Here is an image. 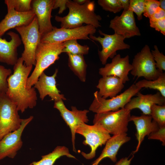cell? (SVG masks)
Instances as JSON below:
<instances>
[{
    "instance_id": "cell-42",
    "label": "cell",
    "mask_w": 165,
    "mask_h": 165,
    "mask_svg": "<svg viewBox=\"0 0 165 165\" xmlns=\"http://www.w3.org/2000/svg\"><path fill=\"white\" fill-rule=\"evenodd\" d=\"M73 1L79 5H82L86 3L88 0H73Z\"/></svg>"
},
{
    "instance_id": "cell-13",
    "label": "cell",
    "mask_w": 165,
    "mask_h": 165,
    "mask_svg": "<svg viewBox=\"0 0 165 165\" xmlns=\"http://www.w3.org/2000/svg\"><path fill=\"white\" fill-rule=\"evenodd\" d=\"M53 107L59 111L62 118L69 127L72 134L73 150L76 152L75 146L76 130L81 124L88 123L87 114L89 111L86 109L79 110L75 106H72V110L70 111L67 108L62 100L55 101Z\"/></svg>"
},
{
    "instance_id": "cell-5",
    "label": "cell",
    "mask_w": 165,
    "mask_h": 165,
    "mask_svg": "<svg viewBox=\"0 0 165 165\" xmlns=\"http://www.w3.org/2000/svg\"><path fill=\"white\" fill-rule=\"evenodd\" d=\"M15 29L20 35L24 46V50L21 56L24 64L27 66H35V52L42 37L36 16L28 25L17 27Z\"/></svg>"
},
{
    "instance_id": "cell-28",
    "label": "cell",
    "mask_w": 165,
    "mask_h": 165,
    "mask_svg": "<svg viewBox=\"0 0 165 165\" xmlns=\"http://www.w3.org/2000/svg\"><path fill=\"white\" fill-rule=\"evenodd\" d=\"M31 0H5L7 8H13L20 12H25L32 9Z\"/></svg>"
},
{
    "instance_id": "cell-25",
    "label": "cell",
    "mask_w": 165,
    "mask_h": 165,
    "mask_svg": "<svg viewBox=\"0 0 165 165\" xmlns=\"http://www.w3.org/2000/svg\"><path fill=\"white\" fill-rule=\"evenodd\" d=\"M63 156L75 158L70 153L67 148L64 146H57L52 152L42 156L40 160L33 162L30 165H53L57 159Z\"/></svg>"
},
{
    "instance_id": "cell-16",
    "label": "cell",
    "mask_w": 165,
    "mask_h": 165,
    "mask_svg": "<svg viewBox=\"0 0 165 165\" xmlns=\"http://www.w3.org/2000/svg\"><path fill=\"white\" fill-rule=\"evenodd\" d=\"M132 69L129 55L121 57L120 54H117L112 58L111 63H106L104 67L99 69V73L102 76L112 75L117 77L125 84L130 80L128 74Z\"/></svg>"
},
{
    "instance_id": "cell-34",
    "label": "cell",
    "mask_w": 165,
    "mask_h": 165,
    "mask_svg": "<svg viewBox=\"0 0 165 165\" xmlns=\"http://www.w3.org/2000/svg\"><path fill=\"white\" fill-rule=\"evenodd\" d=\"M159 7V2L156 0H145L143 15L149 19Z\"/></svg>"
},
{
    "instance_id": "cell-8",
    "label": "cell",
    "mask_w": 165,
    "mask_h": 165,
    "mask_svg": "<svg viewBox=\"0 0 165 165\" xmlns=\"http://www.w3.org/2000/svg\"><path fill=\"white\" fill-rule=\"evenodd\" d=\"M18 111L16 105L6 94L0 95V140L20 127L22 119Z\"/></svg>"
},
{
    "instance_id": "cell-36",
    "label": "cell",
    "mask_w": 165,
    "mask_h": 165,
    "mask_svg": "<svg viewBox=\"0 0 165 165\" xmlns=\"http://www.w3.org/2000/svg\"><path fill=\"white\" fill-rule=\"evenodd\" d=\"M150 26L165 35V18L155 20H149Z\"/></svg>"
},
{
    "instance_id": "cell-33",
    "label": "cell",
    "mask_w": 165,
    "mask_h": 165,
    "mask_svg": "<svg viewBox=\"0 0 165 165\" xmlns=\"http://www.w3.org/2000/svg\"><path fill=\"white\" fill-rule=\"evenodd\" d=\"M154 50H151V52L155 61L156 68L162 71L165 70V56L160 52L157 46H154Z\"/></svg>"
},
{
    "instance_id": "cell-41",
    "label": "cell",
    "mask_w": 165,
    "mask_h": 165,
    "mask_svg": "<svg viewBox=\"0 0 165 165\" xmlns=\"http://www.w3.org/2000/svg\"><path fill=\"white\" fill-rule=\"evenodd\" d=\"M159 2V7L160 8L165 10V0H160Z\"/></svg>"
},
{
    "instance_id": "cell-3",
    "label": "cell",
    "mask_w": 165,
    "mask_h": 165,
    "mask_svg": "<svg viewBox=\"0 0 165 165\" xmlns=\"http://www.w3.org/2000/svg\"><path fill=\"white\" fill-rule=\"evenodd\" d=\"M64 47L63 42L39 43L35 52V68L27 80V88L32 87L44 71L59 59Z\"/></svg>"
},
{
    "instance_id": "cell-9",
    "label": "cell",
    "mask_w": 165,
    "mask_h": 165,
    "mask_svg": "<svg viewBox=\"0 0 165 165\" xmlns=\"http://www.w3.org/2000/svg\"><path fill=\"white\" fill-rule=\"evenodd\" d=\"M75 132L84 137L85 140L83 144L88 145L90 147V152L89 153L81 152L82 156L87 160L94 158L97 148L105 145L111 137L104 128L97 124L89 125L86 123L81 124L77 128Z\"/></svg>"
},
{
    "instance_id": "cell-2",
    "label": "cell",
    "mask_w": 165,
    "mask_h": 165,
    "mask_svg": "<svg viewBox=\"0 0 165 165\" xmlns=\"http://www.w3.org/2000/svg\"><path fill=\"white\" fill-rule=\"evenodd\" d=\"M66 6L69 9L68 14L63 17H55V20L61 23V28H75L82 26L84 24L96 28L101 27L100 21L102 18L95 12L94 1L88 0L84 4L79 5L73 1L68 0Z\"/></svg>"
},
{
    "instance_id": "cell-39",
    "label": "cell",
    "mask_w": 165,
    "mask_h": 165,
    "mask_svg": "<svg viewBox=\"0 0 165 165\" xmlns=\"http://www.w3.org/2000/svg\"><path fill=\"white\" fill-rule=\"evenodd\" d=\"M134 157V155L130 159L126 157L120 159L115 165H130L131 161Z\"/></svg>"
},
{
    "instance_id": "cell-10",
    "label": "cell",
    "mask_w": 165,
    "mask_h": 165,
    "mask_svg": "<svg viewBox=\"0 0 165 165\" xmlns=\"http://www.w3.org/2000/svg\"><path fill=\"white\" fill-rule=\"evenodd\" d=\"M96 31V28L90 25L72 28L54 27L51 32L42 37L40 42L59 43L73 39H90L89 36Z\"/></svg>"
},
{
    "instance_id": "cell-23",
    "label": "cell",
    "mask_w": 165,
    "mask_h": 165,
    "mask_svg": "<svg viewBox=\"0 0 165 165\" xmlns=\"http://www.w3.org/2000/svg\"><path fill=\"white\" fill-rule=\"evenodd\" d=\"M122 80L114 76H102L99 80L96 86L99 90V95L104 98H112L117 95L124 88Z\"/></svg>"
},
{
    "instance_id": "cell-38",
    "label": "cell",
    "mask_w": 165,
    "mask_h": 165,
    "mask_svg": "<svg viewBox=\"0 0 165 165\" xmlns=\"http://www.w3.org/2000/svg\"><path fill=\"white\" fill-rule=\"evenodd\" d=\"M165 18V10L159 7L155 13L149 18V20H155Z\"/></svg>"
},
{
    "instance_id": "cell-35",
    "label": "cell",
    "mask_w": 165,
    "mask_h": 165,
    "mask_svg": "<svg viewBox=\"0 0 165 165\" xmlns=\"http://www.w3.org/2000/svg\"><path fill=\"white\" fill-rule=\"evenodd\" d=\"M149 139L159 140L162 142V145H165V126L159 127L156 131L150 134L148 136Z\"/></svg>"
},
{
    "instance_id": "cell-17",
    "label": "cell",
    "mask_w": 165,
    "mask_h": 165,
    "mask_svg": "<svg viewBox=\"0 0 165 165\" xmlns=\"http://www.w3.org/2000/svg\"><path fill=\"white\" fill-rule=\"evenodd\" d=\"M8 13L0 22V38L8 30L17 27L26 26L36 16L32 9L28 12H20L13 8H7Z\"/></svg>"
},
{
    "instance_id": "cell-19",
    "label": "cell",
    "mask_w": 165,
    "mask_h": 165,
    "mask_svg": "<svg viewBox=\"0 0 165 165\" xmlns=\"http://www.w3.org/2000/svg\"><path fill=\"white\" fill-rule=\"evenodd\" d=\"M136 95V97L130 99L124 108L130 111L138 108L142 112L143 114L150 116L151 108L153 105H165V97L159 92L153 94H143L139 92Z\"/></svg>"
},
{
    "instance_id": "cell-37",
    "label": "cell",
    "mask_w": 165,
    "mask_h": 165,
    "mask_svg": "<svg viewBox=\"0 0 165 165\" xmlns=\"http://www.w3.org/2000/svg\"><path fill=\"white\" fill-rule=\"evenodd\" d=\"M68 0H54L53 9L59 8L58 14H61L66 9Z\"/></svg>"
},
{
    "instance_id": "cell-24",
    "label": "cell",
    "mask_w": 165,
    "mask_h": 165,
    "mask_svg": "<svg viewBox=\"0 0 165 165\" xmlns=\"http://www.w3.org/2000/svg\"><path fill=\"white\" fill-rule=\"evenodd\" d=\"M68 66L71 70L82 82L86 79L87 65L83 55L67 53Z\"/></svg>"
},
{
    "instance_id": "cell-22",
    "label": "cell",
    "mask_w": 165,
    "mask_h": 165,
    "mask_svg": "<svg viewBox=\"0 0 165 165\" xmlns=\"http://www.w3.org/2000/svg\"><path fill=\"white\" fill-rule=\"evenodd\" d=\"M130 140L127 133L113 135L107 141L101 155L91 165H98L100 162L105 158H109L112 162L117 160L116 155L119 150L124 143Z\"/></svg>"
},
{
    "instance_id": "cell-32",
    "label": "cell",
    "mask_w": 165,
    "mask_h": 165,
    "mask_svg": "<svg viewBox=\"0 0 165 165\" xmlns=\"http://www.w3.org/2000/svg\"><path fill=\"white\" fill-rule=\"evenodd\" d=\"M12 72L10 69L0 65V95L6 93L8 88L7 79Z\"/></svg>"
},
{
    "instance_id": "cell-29",
    "label": "cell",
    "mask_w": 165,
    "mask_h": 165,
    "mask_svg": "<svg viewBox=\"0 0 165 165\" xmlns=\"http://www.w3.org/2000/svg\"><path fill=\"white\" fill-rule=\"evenodd\" d=\"M150 116L159 127L165 126V105H153L151 108Z\"/></svg>"
},
{
    "instance_id": "cell-18",
    "label": "cell",
    "mask_w": 165,
    "mask_h": 165,
    "mask_svg": "<svg viewBox=\"0 0 165 165\" xmlns=\"http://www.w3.org/2000/svg\"><path fill=\"white\" fill-rule=\"evenodd\" d=\"M58 72V70L56 69L54 73L51 76L47 75L43 72L34 85V87L38 90L39 97L42 100H43L47 95L54 102L66 100L64 95L60 93V91L56 86V78Z\"/></svg>"
},
{
    "instance_id": "cell-14",
    "label": "cell",
    "mask_w": 165,
    "mask_h": 165,
    "mask_svg": "<svg viewBox=\"0 0 165 165\" xmlns=\"http://www.w3.org/2000/svg\"><path fill=\"white\" fill-rule=\"evenodd\" d=\"M109 27L115 33L125 39L141 35L139 28L136 24L134 13L128 9L123 10L120 16H116L110 22Z\"/></svg>"
},
{
    "instance_id": "cell-27",
    "label": "cell",
    "mask_w": 165,
    "mask_h": 165,
    "mask_svg": "<svg viewBox=\"0 0 165 165\" xmlns=\"http://www.w3.org/2000/svg\"><path fill=\"white\" fill-rule=\"evenodd\" d=\"M77 40L73 39L63 42L64 47L62 53L83 55L88 54L90 47L87 45L79 44Z\"/></svg>"
},
{
    "instance_id": "cell-26",
    "label": "cell",
    "mask_w": 165,
    "mask_h": 165,
    "mask_svg": "<svg viewBox=\"0 0 165 165\" xmlns=\"http://www.w3.org/2000/svg\"><path fill=\"white\" fill-rule=\"evenodd\" d=\"M135 85L138 87L149 88L157 90L163 97H165V73L163 72L156 79L139 80Z\"/></svg>"
},
{
    "instance_id": "cell-31",
    "label": "cell",
    "mask_w": 165,
    "mask_h": 165,
    "mask_svg": "<svg viewBox=\"0 0 165 165\" xmlns=\"http://www.w3.org/2000/svg\"><path fill=\"white\" fill-rule=\"evenodd\" d=\"M145 0H130L128 9L134 12L137 16L138 20L142 19V14L145 10Z\"/></svg>"
},
{
    "instance_id": "cell-20",
    "label": "cell",
    "mask_w": 165,
    "mask_h": 165,
    "mask_svg": "<svg viewBox=\"0 0 165 165\" xmlns=\"http://www.w3.org/2000/svg\"><path fill=\"white\" fill-rule=\"evenodd\" d=\"M7 34L11 38L9 41L0 38V62L14 65L18 59L17 48L21 45V40L13 32L10 31Z\"/></svg>"
},
{
    "instance_id": "cell-12",
    "label": "cell",
    "mask_w": 165,
    "mask_h": 165,
    "mask_svg": "<svg viewBox=\"0 0 165 165\" xmlns=\"http://www.w3.org/2000/svg\"><path fill=\"white\" fill-rule=\"evenodd\" d=\"M33 116L22 119L20 127L17 130L9 133L0 140V160L6 157L13 159L23 145L22 134L27 125L32 120Z\"/></svg>"
},
{
    "instance_id": "cell-40",
    "label": "cell",
    "mask_w": 165,
    "mask_h": 165,
    "mask_svg": "<svg viewBox=\"0 0 165 165\" xmlns=\"http://www.w3.org/2000/svg\"><path fill=\"white\" fill-rule=\"evenodd\" d=\"M120 4L123 10H126L128 9L130 0H119Z\"/></svg>"
},
{
    "instance_id": "cell-21",
    "label": "cell",
    "mask_w": 165,
    "mask_h": 165,
    "mask_svg": "<svg viewBox=\"0 0 165 165\" xmlns=\"http://www.w3.org/2000/svg\"><path fill=\"white\" fill-rule=\"evenodd\" d=\"M150 116L142 114L140 116H131L130 121H133L136 126V136L138 145L133 154L138 152L145 137L156 130L159 128L158 124L152 120Z\"/></svg>"
},
{
    "instance_id": "cell-6",
    "label": "cell",
    "mask_w": 165,
    "mask_h": 165,
    "mask_svg": "<svg viewBox=\"0 0 165 165\" xmlns=\"http://www.w3.org/2000/svg\"><path fill=\"white\" fill-rule=\"evenodd\" d=\"M141 89L133 84L120 94L109 99L101 97L98 91H96L94 93V99L89 109L96 113L116 111L124 108Z\"/></svg>"
},
{
    "instance_id": "cell-11",
    "label": "cell",
    "mask_w": 165,
    "mask_h": 165,
    "mask_svg": "<svg viewBox=\"0 0 165 165\" xmlns=\"http://www.w3.org/2000/svg\"><path fill=\"white\" fill-rule=\"evenodd\" d=\"M98 32L104 37L90 35L89 37L91 40L99 42L102 46V50H98V54L102 64H106L109 58H113L117 54V51L130 48V45L124 42L125 38L123 36L115 33L112 35L106 34L100 30Z\"/></svg>"
},
{
    "instance_id": "cell-7",
    "label": "cell",
    "mask_w": 165,
    "mask_h": 165,
    "mask_svg": "<svg viewBox=\"0 0 165 165\" xmlns=\"http://www.w3.org/2000/svg\"><path fill=\"white\" fill-rule=\"evenodd\" d=\"M131 64L130 73L138 78L143 77L147 80H154L163 72L156 68L150 48L147 45L134 56Z\"/></svg>"
},
{
    "instance_id": "cell-15",
    "label": "cell",
    "mask_w": 165,
    "mask_h": 165,
    "mask_svg": "<svg viewBox=\"0 0 165 165\" xmlns=\"http://www.w3.org/2000/svg\"><path fill=\"white\" fill-rule=\"evenodd\" d=\"M54 0H32L31 7L37 17L39 30L42 37L53 29L51 20Z\"/></svg>"
},
{
    "instance_id": "cell-4",
    "label": "cell",
    "mask_w": 165,
    "mask_h": 165,
    "mask_svg": "<svg viewBox=\"0 0 165 165\" xmlns=\"http://www.w3.org/2000/svg\"><path fill=\"white\" fill-rule=\"evenodd\" d=\"M130 111L123 108L116 111L96 113L93 121L94 124L101 126L113 135L126 133Z\"/></svg>"
},
{
    "instance_id": "cell-30",
    "label": "cell",
    "mask_w": 165,
    "mask_h": 165,
    "mask_svg": "<svg viewBox=\"0 0 165 165\" xmlns=\"http://www.w3.org/2000/svg\"><path fill=\"white\" fill-rule=\"evenodd\" d=\"M97 3L103 10L114 13L123 9L119 0H98Z\"/></svg>"
},
{
    "instance_id": "cell-1",
    "label": "cell",
    "mask_w": 165,
    "mask_h": 165,
    "mask_svg": "<svg viewBox=\"0 0 165 165\" xmlns=\"http://www.w3.org/2000/svg\"><path fill=\"white\" fill-rule=\"evenodd\" d=\"M13 66V74L7 79L8 88L6 94L16 105L18 111L23 113L28 108H33L37 104L35 89L32 87L29 89L26 87L33 66L25 65L21 57Z\"/></svg>"
}]
</instances>
